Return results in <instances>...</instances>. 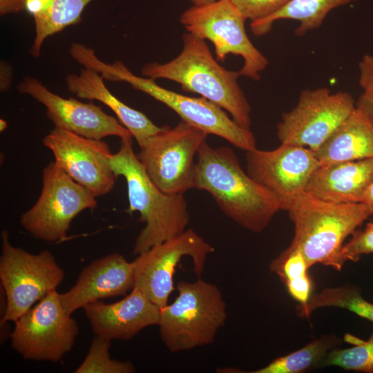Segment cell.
Instances as JSON below:
<instances>
[{
    "label": "cell",
    "mask_w": 373,
    "mask_h": 373,
    "mask_svg": "<svg viewBox=\"0 0 373 373\" xmlns=\"http://www.w3.org/2000/svg\"><path fill=\"white\" fill-rule=\"evenodd\" d=\"M247 172L280 202L286 204L305 191L308 181L320 166L312 150L280 144L271 151H246Z\"/></svg>",
    "instance_id": "cell-14"
},
{
    "label": "cell",
    "mask_w": 373,
    "mask_h": 373,
    "mask_svg": "<svg viewBox=\"0 0 373 373\" xmlns=\"http://www.w3.org/2000/svg\"><path fill=\"white\" fill-rule=\"evenodd\" d=\"M195 164L193 189L207 191L221 211L244 229L259 233L282 210L278 199L240 166L229 147L200 146Z\"/></svg>",
    "instance_id": "cell-1"
},
{
    "label": "cell",
    "mask_w": 373,
    "mask_h": 373,
    "mask_svg": "<svg viewBox=\"0 0 373 373\" xmlns=\"http://www.w3.org/2000/svg\"><path fill=\"white\" fill-rule=\"evenodd\" d=\"M214 248L191 229L154 245L140 254L134 264L135 287L160 308L168 304L174 290L173 277L175 267L184 256L193 262L198 278L202 274L207 256Z\"/></svg>",
    "instance_id": "cell-13"
},
{
    "label": "cell",
    "mask_w": 373,
    "mask_h": 373,
    "mask_svg": "<svg viewBox=\"0 0 373 373\" xmlns=\"http://www.w3.org/2000/svg\"><path fill=\"white\" fill-rule=\"evenodd\" d=\"M111 340L95 336L88 352L75 371V373H133L135 367L130 361L112 359L109 350Z\"/></svg>",
    "instance_id": "cell-27"
},
{
    "label": "cell",
    "mask_w": 373,
    "mask_h": 373,
    "mask_svg": "<svg viewBox=\"0 0 373 373\" xmlns=\"http://www.w3.org/2000/svg\"><path fill=\"white\" fill-rule=\"evenodd\" d=\"M205 41L186 32L182 36L183 48L176 57L164 64H146L142 76L177 82L183 90L200 95L224 109L241 127L250 129L251 108L238 82L239 71L219 64Z\"/></svg>",
    "instance_id": "cell-2"
},
{
    "label": "cell",
    "mask_w": 373,
    "mask_h": 373,
    "mask_svg": "<svg viewBox=\"0 0 373 373\" xmlns=\"http://www.w3.org/2000/svg\"><path fill=\"white\" fill-rule=\"evenodd\" d=\"M356 107L363 113L373 126V97L362 93L356 102Z\"/></svg>",
    "instance_id": "cell-32"
},
{
    "label": "cell",
    "mask_w": 373,
    "mask_h": 373,
    "mask_svg": "<svg viewBox=\"0 0 373 373\" xmlns=\"http://www.w3.org/2000/svg\"><path fill=\"white\" fill-rule=\"evenodd\" d=\"M109 162L115 176H122L126 180L127 211H138L140 221L145 223L135 240V254L138 255L186 230L190 216L184 194H166L153 182L133 151V138L121 140L119 149L111 155Z\"/></svg>",
    "instance_id": "cell-4"
},
{
    "label": "cell",
    "mask_w": 373,
    "mask_h": 373,
    "mask_svg": "<svg viewBox=\"0 0 373 373\" xmlns=\"http://www.w3.org/2000/svg\"><path fill=\"white\" fill-rule=\"evenodd\" d=\"M84 309L93 334L109 340H129L144 328L157 325L160 315V307L136 287L119 301H95Z\"/></svg>",
    "instance_id": "cell-18"
},
{
    "label": "cell",
    "mask_w": 373,
    "mask_h": 373,
    "mask_svg": "<svg viewBox=\"0 0 373 373\" xmlns=\"http://www.w3.org/2000/svg\"><path fill=\"white\" fill-rule=\"evenodd\" d=\"M216 1L217 0H191V2L193 3V6H201L214 2Z\"/></svg>",
    "instance_id": "cell-35"
},
{
    "label": "cell",
    "mask_w": 373,
    "mask_h": 373,
    "mask_svg": "<svg viewBox=\"0 0 373 373\" xmlns=\"http://www.w3.org/2000/svg\"><path fill=\"white\" fill-rule=\"evenodd\" d=\"M79 63L95 70L104 80L124 82L165 104L177 113L182 121L207 133L220 137L234 146L245 151L256 148V141L250 129L238 125L224 109L204 97L179 94L157 84L154 79L133 73L122 61L112 64L101 61L90 48L82 51Z\"/></svg>",
    "instance_id": "cell-5"
},
{
    "label": "cell",
    "mask_w": 373,
    "mask_h": 373,
    "mask_svg": "<svg viewBox=\"0 0 373 373\" xmlns=\"http://www.w3.org/2000/svg\"><path fill=\"white\" fill-rule=\"evenodd\" d=\"M320 166L373 158V126L358 108L318 149Z\"/></svg>",
    "instance_id": "cell-21"
},
{
    "label": "cell",
    "mask_w": 373,
    "mask_h": 373,
    "mask_svg": "<svg viewBox=\"0 0 373 373\" xmlns=\"http://www.w3.org/2000/svg\"><path fill=\"white\" fill-rule=\"evenodd\" d=\"M8 126V123L4 120L1 119H0V131H3Z\"/></svg>",
    "instance_id": "cell-36"
},
{
    "label": "cell",
    "mask_w": 373,
    "mask_h": 373,
    "mask_svg": "<svg viewBox=\"0 0 373 373\" xmlns=\"http://www.w3.org/2000/svg\"><path fill=\"white\" fill-rule=\"evenodd\" d=\"M15 323L12 347L28 360L59 361L70 352L79 332L77 322L64 308L56 290Z\"/></svg>",
    "instance_id": "cell-12"
},
{
    "label": "cell",
    "mask_w": 373,
    "mask_h": 373,
    "mask_svg": "<svg viewBox=\"0 0 373 373\" xmlns=\"http://www.w3.org/2000/svg\"><path fill=\"white\" fill-rule=\"evenodd\" d=\"M17 88L20 93L31 96L46 107V116L55 128L95 140L108 136H116L120 140L133 137L117 118L108 115L101 106L92 102L84 103L74 98H64L49 90L35 77H25Z\"/></svg>",
    "instance_id": "cell-16"
},
{
    "label": "cell",
    "mask_w": 373,
    "mask_h": 373,
    "mask_svg": "<svg viewBox=\"0 0 373 373\" xmlns=\"http://www.w3.org/2000/svg\"><path fill=\"white\" fill-rule=\"evenodd\" d=\"M356 109L347 92L332 93L325 87L300 92L296 105L282 115L277 136L282 144L316 151Z\"/></svg>",
    "instance_id": "cell-11"
},
{
    "label": "cell",
    "mask_w": 373,
    "mask_h": 373,
    "mask_svg": "<svg viewBox=\"0 0 373 373\" xmlns=\"http://www.w3.org/2000/svg\"><path fill=\"white\" fill-rule=\"evenodd\" d=\"M178 295L160 308V338L171 353L211 344L227 319L226 303L220 289L200 278L181 281Z\"/></svg>",
    "instance_id": "cell-6"
},
{
    "label": "cell",
    "mask_w": 373,
    "mask_h": 373,
    "mask_svg": "<svg viewBox=\"0 0 373 373\" xmlns=\"http://www.w3.org/2000/svg\"><path fill=\"white\" fill-rule=\"evenodd\" d=\"M344 338L354 346L334 350L327 353L322 365L336 366L346 370L373 373V333L367 341H363L348 334Z\"/></svg>",
    "instance_id": "cell-26"
},
{
    "label": "cell",
    "mask_w": 373,
    "mask_h": 373,
    "mask_svg": "<svg viewBox=\"0 0 373 373\" xmlns=\"http://www.w3.org/2000/svg\"><path fill=\"white\" fill-rule=\"evenodd\" d=\"M43 144L53 153L55 162L96 198L113 189L116 176L109 162L113 153L102 140L55 127L44 137Z\"/></svg>",
    "instance_id": "cell-15"
},
{
    "label": "cell",
    "mask_w": 373,
    "mask_h": 373,
    "mask_svg": "<svg viewBox=\"0 0 373 373\" xmlns=\"http://www.w3.org/2000/svg\"><path fill=\"white\" fill-rule=\"evenodd\" d=\"M250 23L262 21L284 7L289 0H231Z\"/></svg>",
    "instance_id": "cell-28"
},
{
    "label": "cell",
    "mask_w": 373,
    "mask_h": 373,
    "mask_svg": "<svg viewBox=\"0 0 373 373\" xmlns=\"http://www.w3.org/2000/svg\"><path fill=\"white\" fill-rule=\"evenodd\" d=\"M134 264L119 253H113L84 267L75 285L59 294L65 310L71 315L88 304L124 296L135 287Z\"/></svg>",
    "instance_id": "cell-17"
},
{
    "label": "cell",
    "mask_w": 373,
    "mask_h": 373,
    "mask_svg": "<svg viewBox=\"0 0 373 373\" xmlns=\"http://www.w3.org/2000/svg\"><path fill=\"white\" fill-rule=\"evenodd\" d=\"M208 134L184 121L161 128L140 146L137 155L146 173L164 193L184 194L193 189L194 157Z\"/></svg>",
    "instance_id": "cell-9"
},
{
    "label": "cell",
    "mask_w": 373,
    "mask_h": 373,
    "mask_svg": "<svg viewBox=\"0 0 373 373\" xmlns=\"http://www.w3.org/2000/svg\"><path fill=\"white\" fill-rule=\"evenodd\" d=\"M373 254V222L367 223L365 229L354 233L352 238L344 244L341 257L343 262L358 261L364 254Z\"/></svg>",
    "instance_id": "cell-29"
},
{
    "label": "cell",
    "mask_w": 373,
    "mask_h": 373,
    "mask_svg": "<svg viewBox=\"0 0 373 373\" xmlns=\"http://www.w3.org/2000/svg\"><path fill=\"white\" fill-rule=\"evenodd\" d=\"M323 307L345 309L373 322V303L363 298L358 288L350 285L325 288L312 295L306 305H298V315L309 317L314 310Z\"/></svg>",
    "instance_id": "cell-24"
},
{
    "label": "cell",
    "mask_w": 373,
    "mask_h": 373,
    "mask_svg": "<svg viewBox=\"0 0 373 373\" xmlns=\"http://www.w3.org/2000/svg\"><path fill=\"white\" fill-rule=\"evenodd\" d=\"M66 82L68 90L79 98L97 100L111 109L139 146L162 128L142 112L127 106L113 95L106 88L100 74L93 69L84 67L79 75L68 74Z\"/></svg>",
    "instance_id": "cell-20"
},
{
    "label": "cell",
    "mask_w": 373,
    "mask_h": 373,
    "mask_svg": "<svg viewBox=\"0 0 373 373\" xmlns=\"http://www.w3.org/2000/svg\"><path fill=\"white\" fill-rule=\"evenodd\" d=\"M95 198L52 162L43 170L38 200L21 215L20 222L37 239L59 242L66 238L71 222L79 213L97 207Z\"/></svg>",
    "instance_id": "cell-10"
},
{
    "label": "cell",
    "mask_w": 373,
    "mask_h": 373,
    "mask_svg": "<svg viewBox=\"0 0 373 373\" xmlns=\"http://www.w3.org/2000/svg\"><path fill=\"white\" fill-rule=\"evenodd\" d=\"M372 215H373V182L366 191L362 200Z\"/></svg>",
    "instance_id": "cell-34"
},
{
    "label": "cell",
    "mask_w": 373,
    "mask_h": 373,
    "mask_svg": "<svg viewBox=\"0 0 373 373\" xmlns=\"http://www.w3.org/2000/svg\"><path fill=\"white\" fill-rule=\"evenodd\" d=\"M331 346L325 338L314 340L301 349L272 361L251 373H299L323 362Z\"/></svg>",
    "instance_id": "cell-25"
},
{
    "label": "cell",
    "mask_w": 373,
    "mask_h": 373,
    "mask_svg": "<svg viewBox=\"0 0 373 373\" xmlns=\"http://www.w3.org/2000/svg\"><path fill=\"white\" fill-rule=\"evenodd\" d=\"M372 182L373 158L335 162L319 166L305 192L330 202H362Z\"/></svg>",
    "instance_id": "cell-19"
},
{
    "label": "cell",
    "mask_w": 373,
    "mask_h": 373,
    "mask_svg": "<svg viewBox=\"0 0 373 373\" xmlns=\"http://www.w3.org/2000/svg\"><path fill=\"white\" fill-rule=\"evenodd\" d=\"M246 20L231 0L193 6L180 17L188 32L213 44L218 61H224L230 54L240 55L244 60L240 76L258 81L269 61L248 37Z\"/></svg>",
    "instance_id": "cell-8"
},
{
    "label": "cell",
    "mask_w": 373,
    "mask_h": 373,
    "mask_svg": "<svg viewBox=\"0 0 373 373\" xmlns=\"http://www.w3.org/2000/svg\"><path fill=\"white\" fill-rule=\"evenodd\" d=\"M93 0H54L41 15L34 17L35 36L30 53L39 57L42 45L49 36L81 20L84 9Z\"/></svg>",
    "instance_id": "cell-23"
},
{
    "label": "cell",
    "mask_w": 373,
    "mask_h": 373,
    "mask_svg": "<svg viewBox=\"0 0 373 373\" xmlns=\"http://www.w3.org/2000/svg\"><path fill=\"white\" fill-rule=\"evenodd\" d=\"M294 224L289 247L299 250L307 264L320 263L341 271V251L345 239L372 214L362 202L334 203L304 192L290 200L285 209Z\"/></svg>",
    "instance_id": "cell-3"
},
{
    "label": "cell",
    "mask_w": 373,
    "mask_h": 373,
    "mask_svg": "<svg viewBox=\"0 0 373 373\" xmlns=\"http://www.w3.org/2000/svg\"><path fill=\"white\" fill-rule=\"evenodd\" d=\"M358 83L363 94L373 97V55H365L358 63Z\"/></svg>",
    "instance_id": "cell-30"
},
{
    "label": "cell",
    "mask_w": 373,
    "mask_h": 373,
    "mask_svg": "<svg viewBox=\"0 0 373 373\" xmlns=\"http://www.w3.org/2000/svg\"><path fill=\"white\" fill-rule=\"evenodd\" d=\"M0 279L6 296L1 324L15 322L37 302L56 290L64 271L48 250L37 254L14 247L9 233L1 232Z\"/></svg>",
    "instance_id": "cell-7"
},
{
    "label": "cell",
    "mask_w": 373,
    "mask_h": 373,
    "mask_svg": "<svg viewBox=\"0 0 373 373\" xmlns=\"http://www.w3.org/2000/svg\"><path fill=\"white\" fill-rule=\"evenodd\" d=\"M23 10V0H0L1 15L17 13Z\"/></svg>",
    "instance_id": "cell-33"
},
{
    "label": "cell",
    "mask_w": 373,
    "mask_h": 373,
    "mask_svg": "<svg viewBox=\"0 0 373 373\" xmlns=\"http://www.w3.org/2000/svg\"><path fill=\"white\" fill-rule=\"evenodd\" d=\"M357 0H289L280 10L258 23H250L252 32L257 37L265 35L271 30L273 23L278 20L290 19L299 22L295 30L296 36L321 26L328 13L340 6Z\"/></svg>",
    "instance_id": "cell-22"
},
{
    "label": "cell",
    "mask_w": 373,
    "mask_h": 373,
    "mask_svg": "<svg viewBox=\"0 0 373 373\" xmlns=\"http://www.w3.org/2000/svg\"><path fill=\"white\" fill-rule=\"evenodd\" d=\"M291 296L299 305H306L312 296V282L309 275L296 281L285 284Z\"/></svg>",
    "instance_id": "cell-31"
}]
</instances>
